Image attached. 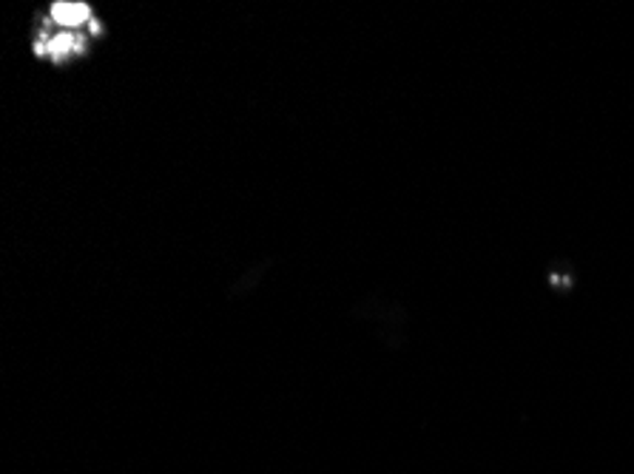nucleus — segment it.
<instances>
[{
    "label": "nucleus",
    "instance_id": "obj_1",
    "mask_svg": "<svg viewBox=\"0 0 634 474\" xmlns=\"http://www.w3.org/2000/svg\"><path fill=\"white\" fill-rule=\"evenodd\" d=\"M97 40L100 37L89 35V32L63 29V26L46 21L43 15H37V26L32 32V54L46 66L72 68L74 63L89 58Z\"/></svg>",
    "mask_w": 634,
    "mask_h": 474
}]
</instances>
